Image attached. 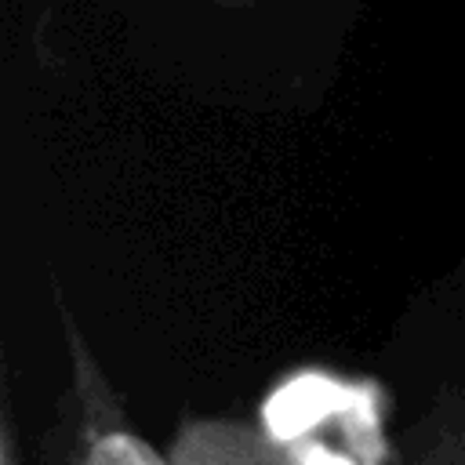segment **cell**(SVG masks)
I'll list each match as a JSON object with an SVG mask.
<instances>
[{
    "mask_svg": "<svg viewBox=\"0 0 465 465\" xmlns=\"http://www.w3.org/2000/svg\"><path fill=\"white\" fill-rule=\"evenodd\" d=\"M65 349H69V465H167L153 443H145L124 418L109 381L102 378L91 345L84 341L73 316L62 309Z\"/></svg>",
    "mask_w": 465,
    "mask_h": 465,
    "instance_id": "1",
    "label": "cell"
},
{
    "mask_svg": "<svg viewBox=\"0 0 465 465\" xmlns=\"http://www.w3.org/2000/svg\"><path fill=\"white\" fill-rule=\"evenodd\" d=\"M403 465H465V371L447 378L421 411Z\"/></svg>",
    "mask_w": 465,
    "mask_h": 465,
    "instance_id": "2",
    "label": "cell"
},
{
    "mask_svg": "<svg viewBox=\"0 0 465 465\" xmlns=\"http://www.w3.org/2000/svg\"><path fill=\"white\" fill-rule=\"evenodd\" d=\"M0 465H15V432H11V411L4 403V440H0Z\"/></svg>",
    "mask_w": 465,
    "mask_h": 465,
    "instance_id": "3",
    "label": "cell"
}]
</instances>
